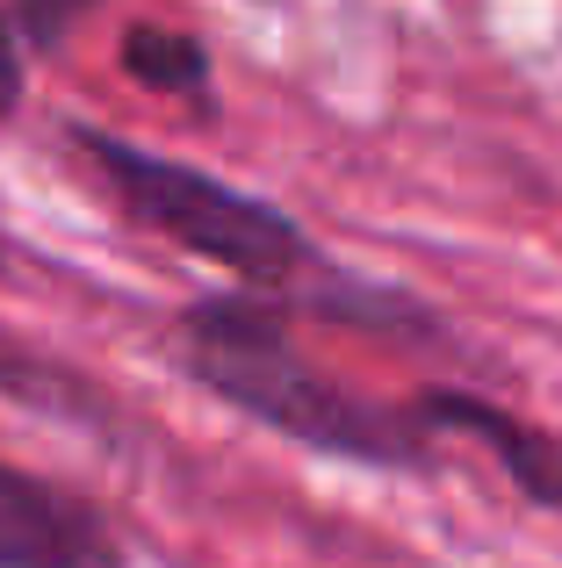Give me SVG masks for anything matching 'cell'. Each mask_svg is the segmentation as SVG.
<instances>
[{
    "instance_id": "6da1fadb",
    "label": "cell",
    "mask_w": 562,
    "mask_h": 568,
    "mask_svg": "<svg viewBox=\"0 0 562 568\" xmlns=\"http://www.w3.org/2000/svg\"><path fill=\"white\" fill-rule=\"evenodd\" d=\"M72 159L94 173V187L123 209L138 231L167 237L188 260L224 266L231 281L260 295V303H303V288H318V317H347V324H419V310L404 303V288H375V281H353L339 266H324V252L310 245V231L289 216V209L260 202V194L217 181V173L188 166V159H167L152 144L109 138L94 123L66 130Z\"/></svg>"
},
{
    "instance_id": "7a4b0ae2",
    "label": "cell",
    "mask_w": 562,
    "mask_h": 568,
    "mask_svg": "<svg viewBox=\"0 0 562 568\" xmlns=\"http://www.w3.org/2000/svg\"><path fill=\"white\" fill-rule=\"evenodd\" d=\"M173 338H181V367L217 403H231L245 425L274 432L303 454L353 460V468H382V475L440 468V439L425 432L419 403L397 410V403H375L339 375H324L289 338L281 310L260 303V295H210V303L181 310Z\"/></svg>"
},
{
    "instance_id": "3957f363",
    "label": "cell",
    "mask_w": 562,
    "mask_h": 568,
    "mask_svg": "<svg viewBox=\"0 0 562 568\" xmlns=\"http://www.w3.org/2000/svg\"><path fill=\"white\" fill-rule=\"evenodd\" d=\"M0 568H130V547L80 489L0 460Z\"/></svg>"
},
{
    "instance_id": "277c9868",
    "label": "cell",
    "mask_w": 562,
    "mask_h": 568,
    "mask_svg": "<svg viewBox=\"0 0 562 568\" xmlns=\"http://www.w3.org/2000/svg\"><path fill=\"white\" fill-rule=\"evenodd\" d=\"M419 417H425L433 439H448V432H454V439L483 446L526 504L562 511V439H555V432H541L534 417L505 410V403H483V396H469V388H425Z\"/></svg>"
},
{
    "instance_id": "5b68a950",
    "label": "cell",
    "mask_w": 562,
    "mask_h": 568,
    "mask_svg": "<svg viewBox=\"0 0 562 568\" xmlns=\"http://www.w3.org/2000/svg\"><path fill=\"white\" fill-rule=\"evenodd\" d=\"M0 396L37 410V417H58V425H80V432H94V439H123V410H116L80 367L51 361L43 346H29V338H14V332H0Z\"/></svg>"
},
{
    "instance_id": "8992f818",
    "label": "cell",
    "mask_w": 562,
    "mask_h": 568,
    "mask_svg": "<svg viewBox=\"0 0 562 568\" xmlns=\"http://www.w3.org/2000/svg\"><path fill=\"white\" fill-rule=\"evenodd\" d=\"M123 72L138 87H152V94H167V101H195L202 87H210V51H202V37H188V29L138 22V29H123Z\"/></svg>"
},
{
    "instance_id": "52a82bcc",
    "label": "cell",
    "mask_w": 562,
    "mask_h": 568,
    "mask_svg": "<svg viewBox=\"0 0 562 568\" xmlns=\"http://www.w3.org/2000/svg\"><path fill=\"white\" fill-rule=\"evenodd\" d=\"M94 8V0H14L8 22L22 43H66L72 29H80V14Z\"/></svg>"
},
{
    "instance_id": "ba28073f",
    "label": "cell",
    "mask_w": 562,
    "mask_h": 568,
    "mask_svg": "<svg viewBox=\"0 0 562 568\" xmlns=\"http://www.w3.org/2000/svg\"><path fill=\"white\" fill-rule=\"evenodd\" d=\"M22 94H29V65H22V37H14V22H8V8H0V123H8L14 109H22Z\"/></svg>"
},
{
    "instance_id": "9c48e42d",
    "label": "cell",
    "mask_w": 562,
    "mask_h": 568,
    "mask_svg": "<svg viewBox=\"0 0 562 568\" xmlns=\"http://www.w3.org/2000/svg\"><path fill=\"white\" fill-rule=\"evenodd\" d=\"M0 266H8V237H0Z\"/></svg>"
}]
</instances>
